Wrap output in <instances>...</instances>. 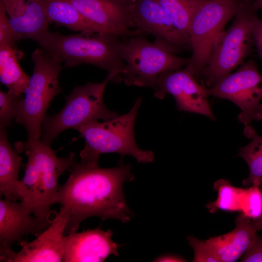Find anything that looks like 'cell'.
<instances>
[{"label":"cell","instance_id":"cell-9","mask_svg":"<svg viewBox=\"0 0 262 262\" xmlns=\"http://www.w3.org/2000/svg\"><path fill=\"white\" fill-rule=\"evenodd\" d=\"M239 0H203L192 19L189 33L192 54L186 66L196 78L202 76L214 42L227 22L236 14Z\"/></svg>","mask_w":262,"mask_h":262},{"label":"cell","instance_id":"cell-1","mask_svg":"<svg viewBox=\"0 0 262 262\" xmlns=\"http://www.w3.org/2000/svg\"><path fill=\"white\" fill-rule=\"evenodd\" d=\"M131 165L110 168L91 166L75 159L69 169L70 174L59 187L53 201L67 209L70 217L65 232H77L85 219L98 216L130 221L133 217L123 191L125 182L133 180Z\"/></svg>","mask_w":262,"mask_h":262},{"label":"cell","instance_id":"cell-3","mask_svg":"<svg viewBox=\"0 0 262 262\" xmlns=\"http://www.w3.org/2000/svg\"><path fill=\"white\" fill-rule=\"evenodd\" d=\"M119 36L105 33L63 35L48 32L37 41L40 48L71 67L85 63L116 73L120 77L125 66L121 57L124 42Z\"/></svg>","mask_w":262,"mask_h":262},{"label":"cell","instance_id":"cell-32","mask_svg":"<svg viewBox=\"0 0 262 262\" xmlns=\"http://www.w3.org/2000/svg\"><path fill=\"white\" fill-rule=\"evenodd\" d=\"M258 187L262 192V180L259 183ZM251 224L257 231L262 230V215L257 219L251 220Z\"/></svg>","mask_w":262,"mask_h":262},{"label":"cell","instance_id":"cell-5","mask_svg":"<svg viewBox=\"0 0 262 262\" xmlns=\"http://www.w3.org/2000/svg\"><path fill=\"white\" fill-rule=\"evenodd\" d=\"M33 73L24 92L15 121L26 130L29 138L40 139L46 111L62 88L59 76L62 62L41 48L32 54Z\"/></svg>","mask_w":262,"mask_h":262},{"label":"cell","instance_id":"cell-14","mask_svg":"<svg viewBox=\"0 0 262 262\" xmlns=\"http://www.w3.org/2000/svg\"><path fill=\"white\" fill-rule=\"evenodd\" d=\"M101 33L126 40L145 35L132 27L129 7L115 0H67Z\"/></svg>","mask_w":262,"mask_h":262},{"label":"cell","instance_id":"cell-2","mask_svg":"<svg viewBox=\"0 0 262 262\" xmlns=\"http://www.w3.org/2000/svg\"><path fill=\"white\" fill-rule=\"evenodd\" d=\"M15 149L18 153L25 152L28 156L24 177L17 187L21 200L35 217L50 220V214L56 213L50 207L59 187L58 179L69 170L76 159L75 155L71 153L66 157L58 158L40 139L28 138L24 142H16Z\"/></svg>","mask_w":262,"mask_h":262},{"label":"cell","instance_id":"cell-18","mask_svg":"<svg viewBox=\"0 0 262 262\" xmlns=\"http://www.w3.org/2000/svg\"><path fill=\"white\" fill-rule=\"evenodd\" d=\"M251 220L241 213L236 217V226L232 231L205 240L219 262H235L248 249L257 232Z\"/></svg>","mask_w":262,"mask_h":262},{"label":"cell","instance_id":"cell-4","mask_svg":"<svg viewBox=\"0 0 262 262\" xmlns=\"http://www.w3.org/2000/svg\"><path fill=\"white\" fill-rule=\"evenodd\" d=\"M142 100V97L138 98L131 109L125 115L102 122L92 120L76 130L80 137H83L85 141L84 147L80 153L81 163L98 166L99 156L106 153H119L122 161L126 155L133 157L140 163L154 161L153 152L141 149L135 140V119Z\"/></svg>","mask_w":262,"mask_h":262},{"label":"cell","instance_id":"cell-24","mask_svg":"<svg viewBox=\"0 0 262 262\" xmlns=\"http://www.w3.org/2000/svg\"><path fill=\"white\" fill-rule=\"evenodd\" d=\"M218 191L216 200L209 203L207 207L212 212L218 209L228 211H241V203L244 189L236 188L225 180H220L214 184Z\"/></svg>","mask_w":262,"mask_h":262},{"label":"cell","instance_id":"cell-8","mask_svg":"<svg viewBox=\"0 0 262 262\" xmlns=\"http://www.w3.org/2000/svg\"><path fill=\"white\" fill-rule=\"evenodd\" d=\"M121 57L125 66L120 82L153 89L161 74L180 69L189 61V58L177 56L156 42H149L144 35L134 36L124 41Z\"/></svg>","mask_w":262,"mask_h":262},{"label":"cell","instance_id":"cell-10","mask_svg":"<svg viewBox=\"0 0 262 262\" xmlns=\"http://www.w3.org/2000/svg\"><path fill=\"white\" fill-rule=\"evenodd\" d=\"M206 89L208 96L236 105L241 110L238 120L245 126L262 119V75L254 60L243 64L236 72Z\"/></svg>","mask_w":262,"mask_h":262},{"label":"cell","instance_id":"cell-15","mask_svg":"<svg viewBox=\"0 0 262 262\" xmlns=\"http://www.w3.org/2000/svg\"><path fill=\"white\" fill-rule=\"evenodd\" d=\"M31 208L24 201L17 202L0 199V249L10 248L15 243L32 234L37 236L48 228L52 220L33 216Z\"/></svg>","mask_w":262,"mask_h":262},{"label":"cell","instance_id":"cell-21","mask_svg":"<svg viewBox=\"0 0 262 262\" xmlns=\"http://www.w3.org/2000/svg\"><path fill=\"white\" fill-rule=\"evenodd\" d=\"M19 53L16 47L0 46V82L8 93L17 96L22 95L30 79L19 65Z\"/></svg>","mask_w":262,"mask_h":262},{"label":"cell","instance_id":"cell-17","mask_svg":"<svg viewBox=\"0 0 262 262\" xmlns=\"http://www.w3.org/2000/svg\"><path fill=\"white\" fill-rule=\"evenodd\" d=\"M18 40L39 41L49 22L41 0H0Z\"/></svg>","mask_w":262,"mask_h":262},{"label":"cell","instance_id":"cell-27","mask_svg":"<svg viewBox=\"0 0 262 262\" xmlns=\"http://www.w3.org/2000/svg\"><path fill=\"white\" fill-rule=\"evenodd\" d=\"M187 240L194 251L193 262H219L218 259L209 247L205 240H200L192 236H187Z\"/></svg>","mask_w":262,"mask_h":262},{"label":"cell","instance_id":"cell-7","mask_svg":"<svg viewBox=\"0 0 262 262\" xmlns=\"http://www.w3.org/2000/svg\"><path fill=\"white\" fill-rule=\"evenodd\" d=\"M255 12L249 1H241L232 24L217 36L202 74L206 87L214 85L243 63L254 44L252 28Z\"/></svg>","mask_w":262,"mask_h":262},{"label":"cell","instance_id":"cell-26","mask_svg":"<svg viewBox=\"0 0 262 262\" xmlns=\"http://www.w3.org/2000/svg\"><path fill=\"white\" fill-rule=\"evenodd\" d=\"M23 96H17L0 91V128L12 126V120L16 119L19 104Z\"/></svg>","mask_w":262,"mask_h":262},{"label":"cell","instance_id":"cell-19","mask_svg":"<svg viewBox=\"0 0 262 262\" xmlns=\"http://www.w3.org/2000/svg\"><path fill=\"white\" fill-rule=\"evenodd\" d=\"M6 128H0V196L12 201L21 200L17 186L22 158L11 147Z\"/></svg>","mask_w":262,"mask_h":262},{"label":"cell","instance_id":"cell-11","mask_svg":"<svg viewBox=\"0 0 262 262\" xmlns=\"http://www.w3.org/2000/svg\"><path fill=\"white\" fill-rule=\"evenodd\" d=\"M70 212L61 207L49 227L31 242L22 241L18 252L0 249V261L5 262H61L64 254V234Z\"/></svg>","mask_w":262,"mask_h":262},{"label":"cell","instance_id":"cell-33","mask_svg":"<svg viewBox=\"0 0 262 262\" xmlns=\"http://www.w3.org/2000/svg\"><path fill=\"white\" fill-rule=\"evenodd\" d=\"M251 7L256 11L258 9L262 10V0H250Z\"/></svg>","mask_w":262,"mask_h":262},{"label":"cell","instance_id":"cell-34","mask_svg":"<svg viewBox=\"0 0 262 262\" xmlns=\"http://www.w3.org/2000/svg\"><path fill=\"white\" fill-rule=\"evenodd\" d=\"M115 0L129 7L136 0Z\"/></svg>","mask_w":262,"mask_h":262},{"label":"cell","instance_id":"cell-13","mask_svg":"<svg viewBox=\"0 0 262 262\" xmlns=\"http://www.w3.org/2000/svg\"><path fill=\"white\" fill-rule=\"evenodd\" d=\"M132 27L151 34L155 42L174 53L187 47L189 41L176 28L156 0H136L129 7Z\"/></svg>","mask_w":262,"mask_h":262},{"label":"cell","instance_id":"cell-16","mask_svg":"<svg viewBox=\"0 0 262 262\" xmlns=\"http://www.w3.org/2000/svg\"><path fill=\"white\" fill-rule=\"evenodd\" d=\"M111 229L99 228L72 232L64 237V262H102L110 255H119L121 245L112 239Z\"/></svg>","mask_w":262,"mask_h":262},{"label":"cell","instance_id":"cell-22","mask_svg":"<svg viewBox=\"0 0 262 262\" xmlns=\"http://www.w3.org/2000/svg\"><path fill=\"white\" fill-rule=\"evenodd\" d=\"M244 134L251 141L241 147L237 155L245 160L249 170V176L243 180L242 184L258 187L262 180V137L249 125L245 126Z\"/></svg>","mask_w":262,"mask_h":262},{"label":"cell","instance_id":"cell-29","mask_svg":"<svg viewBox=\"0 0 262 262\" xmlns=\"http://www.w3.org/2000/svg\"><path fill=\"white\" fill-rule=\"evenodd\" d=\"M243 262H262V237L256 234L241 259Z\"/></svg>","mask_w":262,"mask_h":262},{"label":"cell","instance_id":"cell-12","mask_svg":"<svg viewBox=\"0 0 262 262\" xmlns=\"http://www.w3.org/2000/svg\"><path fill=\"white\" fill-rule=\"evenodd\" d=\"M154 96L162 99L167 94L175 99L180 111L201 115L212 120H216L209 102L205 86L200 85L193 72L187 67L165 72L157 82Z\"/></svg>","mask_w":262,"mask_h":262},{"label":"cell","instance_id":"cell-6","mask_svg":"<svg viewBox=\"0 0 262 262\" xmlns=\"http://www.w3.org/2000/svg\"><path fill=\"white\" fill-rule=\"evenodd\" d=\"M116 73H109L100 83L91 82L75 87L66 97V103L57 114L46 115L42 125L41 140L50 146L59 133L66 130H77L81 126L92 120L113 118L118 115L109 110L103 100V94L109 81L117 82Z\"/></svg>","mask_w":262,"mask_h":262},{"label":"cell","instance_id":"cell-28","mask_svg":"<svg viewBox=\"0 0 262 262\" xmlns=\"http://www.w3.org/2000/svg\"><path fill=\"white\" fill-rule=\"evenodd\" d=\"M19 40L10 24L9 18L0 4V46L16 47Z\"/></svg>","mask_w":262,"mask_h":262},{"label":"cell","instance_id":"cell-23","mask_svg":"<svg viewBox=\"0 0 262 262\" xmlns=\"http://www.w3.org/2000/svg\"><path fill=\"white\" fill-rule=\"evenodd\" d=\"M156 0L167 13L176 28L189 41L192 19L203 0Z\"/></svg>","mask_w":262,"mask_h":262},{"label":"cell","instance_id":"cell-30","mask_svg":"<svg viewBox=\"0 0 262 262\" xmlns=\"http://www.w3.org/2000/svg\"><path fill=\"white\" fill-rule=\"evenodd\" d=\"M252 36L253 44L262 61V20L256 14L253 17Z\"/></svg>","mask_w":262,"mask_h":262},{"label":"cell","instance_id":"cell-31","mask_svg":"<svg viewBox=\"0 0 262 262\" xmlns=\"http://www.w3.org/2000/svg\"><path fill=\"white\" fill-rule=\"evenodd\" d=\"M155 262H185V260L183 258H181L180 257L172 255H167L160 256L158 258H157Z\"/></svg>","mask_w":262,"mask_h":262},{"label":"cell","instance_id":"cell-35","mask_svg":"<svg viewBox=\"0 0 262 262\" xmlns=\"http://www.w3.org/2000/svg\"><path fill=\"white\" fill-rule=\"evenodd\" d=\"M239 0L242 1L243 0Z\"/></svg>","mask_w":262,"mask_h":262},{"label":"cell","instance_id":"cell-25","mask_svg":"<svg viewBox=\"0 0 262 262\" xmlns=\"http://www.w3.org/2000/svg\"><path fill=\"white\" fill-rule=\"evenodd\" d=\"M241 211L252 220L262 215V192L258 187L249 186L244 189Z\"/></svg>","mask_w":262,"mask_h":262},{"label":"cell","instance_id":"cell-20","mask_svg":"<svg viewBox=\"0 0 262 262\" xmlns=\"http://www.w3.org/2000/svg\"><path fill=\"white\" fill-rule=\"evenodd\" d=\"M41 0L49 23L82 33H101L67 0Z\"/></svg>","mask_w":262,"mask_h":262}]
</instances>
